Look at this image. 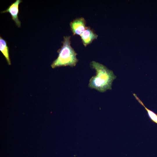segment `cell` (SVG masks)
Listing matches in <instances>:
<instances>
[{"instance_id":"cell-1","label":"cell","mask_w":157,"mask_h":157,"mask_svg":"<svg viewBox=\"0 0 157 157\" xmlns=\"http://www.w3.org/2000/svg\"><path fill=\"white\" fill-rule=\"evenodd\" d=\"M90 65L92 68L95 70L96 74L90 78L89 87L101 92L111 90L113 82L116 78L113 71L95 61H92Z\"/></svg>"},{"instance_id":"cell-2","label":"cell","mask_w":157,"mask_h":157,"mask_svg":"<svg viewBox=\"0 0 157 157\" xmlns=\"http://www.w3.org/2000/svg\"><path fill=\"white\" fill-rule=\"evenodd\" d=\"M70 36L63 37V45L58 49L57 58L51 65L52 68L62 66H75L78 61L76 57L77 53L71 46Z\"/></svg>"},{"instance_id":"cell-3","label":"cell","mask_w":157,"mask_h":157,"mask_svg":"<svg viewBox=\"0 0 157 157\" xmlns=\"http://www.w3.org/2000/svg\"><path fill=\"white\" fill-rule=\"evenodd\" d=\"M70 26L73 35L80 36L85 31L86 27V21L83 17L75 19L70 22Z\"/></svg>"},{"instance_id":"cell-4","label":"cell","mask_w":157,"mask_h":157,"mask_svg":"<svg viewBox=\"0 0 157 157\" xmlns=\"http://www.w3.org/2000/svg\"><path fill=\"white\" fill-rule=\"evenodd\" d=\"M22 2V1L21 0H16L11 3L6 10L1 12V13L8 12L9 13L11 16L12 20L15 22L16 25L19 27L21 26V22L18 17L19 13L18 8L19 4Z\"/></svg>"},{"instance_id":"cell-5","label":"cell","mask_w":157,"mask_h":157,"mask_svg":"<svg viewBox=\"0 0 157 157\" xmlns=\"http://www.w3.org/2000/svg\"><path fill=\"white\" fill-rule=\"evenodd\" d=\"M80 36L83 44L85 47H86L97 39L98 36L90 27H86Z\"/></svg>"},{"instance_id":"cell-6","label":"cell","mask_w":157,"mask_h":157,"mask_svg":"<svg viewBox=\"0 0 157 157\" xmlns=\"http://www.w3.org/2000/svg\"><path fill=\"white\" fill-rule=\"evenodd\" d=\"M0 50L5 57L9 65L11 64L9 53V48L6 41L0 37Z\"/></svg>"},{"instance_id":"cell-7","label":"cell","mask_w":157,"mask_h":157,"mask_svg":"<svg viewBox=\"0 0 157 157\" xmlns=\"http://www.w3.org/2000/svg\"><path fill=\"white\" fill-rule=\"evenodd\" d=\"M133 94L138 102L144 107L145 110L147 111L148 116L152 122L157 124V114L154 111L147 108L144 106L142 101L138 97L136 94L135 93H133Z\"/></svg>"}]
</instances>
